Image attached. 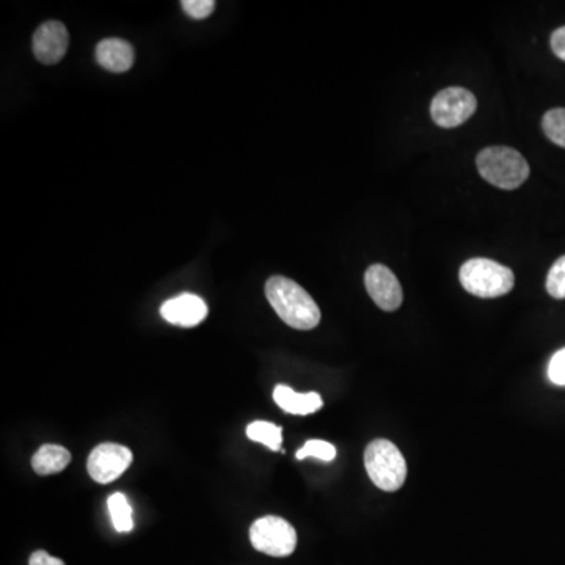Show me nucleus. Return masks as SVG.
<instances>
[{
	"mask_svg": "<svg viewBox=\"0 0 565 565\" xmlns=\"http://www.w3.org/2000/svg\"><path fill=\"white\" fill-rule=\"evenodd\" d=\"M266 297L281 321L296 330H313L321 322L318 303L299 283L275 275L266 283Z\"/></svg>",
	"mask_w": 565,
	"mask_h": 565,
	"instance_id": "obj_1",
	"label": "nucleus"
},
{
	"mask_svg": "<svg viewBox=\"0 0 565 565\" xmlns=\"http://www.w3.org/2000/svg\"><path fill=\"white\" fill-rule=\"evenodd\" d=\"M479 173L498 189L514 190L529 176L525 157L509 146H489L476 157Z\"/></svg>",
	"mask_w": 565,
	"mask_h": 565,
	"instance_id": "obj_2",
	"label": "nucleus"
},
{
	"mask_svg": "<svg viewBox=\"0 0 565 565\" xmlns=\"http://www.w3.org/2000/svg\"><path fill=\"white\" fill-rule=\"evenodd\" d=\"M459 278L465 291L481 299L504 296L515 283L514 272L509 267L487 258L467 261L460 267Z\"/></svg>",
	"mask_w": 565,
	"mask_h": 565,
	"instance_id": "obj_3",
	"label": "nucleus"
},
{
	"mask_svg": "<svg viewBox=\"0 0 565 565\" xmlns=\"http://www.w3.org/2000/svg\"><path fill=\"white\" fill-rule=\"evenodd\" d=\"M369 479L385 492H396L407 478V463L402 452L390 440H374L365 451Z\"/></svg>",
	"mask_w": 565,
	"mask_h": 565,
	"instance_id": "obj_4",
	"label": "nucleus"
},
{
	"mask_svg": "<svg viewBox=\"0 0 565 565\" xmlns=\"http://www.w3.org/2000/svg\"><path fill=\"white\" fill-rule=\"evenodd\" d=\"M250 542L255 550L274 558L292 555L297 547L296 529L285 518L267 515L250 528Z\"/></svg>",
	"mask_w": 565,
	"mask_h": 565,
	"instance_id": "obj_5",
	"label": "nucleus"
},
{
	"mask_svg": "<svg viewBox=\"0 0 565 565\" xmlns=\"http://www.w3.org/2000/svg\"><path fill=\"white\" fill-rule=\"evenodd\" d=\"M478 101L467 88L449 87L432 99L431 115L440 128H457L473 117Z\"/></svg>",
	"mask_w": 565,
	"mask_h": 565,
	"instance_id": "obj_6",
	"label": "nucleus"
},
{
	"mask_svg": "<svg viewBox=\"0 0 565 565\" xmlns=\"http://www.w3.org/2000/svg\"><path fill=\"white\" fill-rule=\"evenodd\" d=\"M131 449L118 443H103L96 446L88 457L87 470L93 481L110 484L117 481L132 463Z\"/></svg>",
	"mask_w": 565,
	"mask_h": 565,
	"instance_id": "obj_7",
	"label": "nucleus"
},
{
	"mask_svg": "<svg viewBox=\"0 0 565 565\" xmlns=\"http://www.w3.org/2000/svg\"><path fill=\"white\" fill-rule=\"evenodd\" d=\"M365 285L371 299L383 311H396L402 305V288L396 275L383 264H374L365 274Z\"/></svg>",
	"mask_w": 565,
	"mask_h": 565,
	"instance_id": "obj_8",
	"label": "nucleus"
},
{
	"mask_svg": "<svg viewBox=\"0 0 565 565\" xmlns=\"http://www.w3.org/2000/svg\"><path fill=\"white\" fill-rule=\"evenodd\" d=\"M70 35L60 21H46L33 33V54L44 65H55L65 57Z\"/></svg>",
	"mask_w": 565,
	"mask_h": 565,
	"instance_id": "obj_9",
	"label": "nucleus"
},
{
	"mask_svg": "<svg viewBox=\"0 0 565 565\" xmlns=\"http://www.w3.org/2000/svg\"><path fill=\"white\" fill-rule=\"evenodd\" d=\"M208 305L195 294H181L167 300L161 307V316L168 324L184 329L197 327L208 318Z\"/></svg>",
	"mask_w": 565,
	"mask_h": 565,
	"instance_id": "obj_10",
	"label": "nucleus"
},
{
	"mask_svg": "<svg viewBox=\"0 0 565 565\" xmlns=\"http://www.w3.org/2000/svg\"><path fill=\"white\" fill-rule=\"evenodd\" d=\"M96 62L110 73H126L134 65V49L128 41L106 38L96 46Z\"/></svg>",
	"mask_w": 565,
	"mask_h": 565,
	"instance_id": "obj_11",
	"label": "nucleus"
},
{
	"mask_svg": "<svg viewBox=\"0 0 565 565\" xmlns=\"http://www.w3.org/2000/svg\"><path fill=\"white\" fill-rule=\"evenodd\" d=\"M274 399L280 409L292 415H311L324 405L318 393H297L286 385L275 388Z\"/></svg>",
	"mask_w": 565,
	"mask_h": 565,
	"instance_id": "obj_12",
	"label": "nucleus"
},
{
	"mask_svg": "<svg viewBox=\"0 0 565 565\" xmlns=\"http://www.w3.org/2000/svg\"><path fill=\"white\" fill-rule=\"evenodd\" d=\"M71 462V452L59 445H43L32 457V468L40 476L60 473Z\"/></svg>",
	"mask_w": 565,
	"mask_h": 565,
	"instance_id": "obj_13",
	"label": "nucleus"
},
{
	"mask_svg": "<svg viewBox=\"0 0 565 565\" xmlns=\"http://www.w3.org/2000/svg\"><path fill=\"white\" fill-rule=\"evenodd\" d=\"M110 518H112L113 528L118 533H131L134 529V518H132V507L128 498L123 493H113L107 500Z\"/></svg>",
	"mask_w": 565,
	"mask_h": 565,
	"instance_id": "obj_14",
	"label": "nucleus"
},
{
	"mask_svg": "<svg viewBox=\"0 0 565 565\" xmlns=\"http://www.w3.org/2000/svg\"><path fill=\"white\" fill-rule=\"evenodd\" d=\"M247 437L252 442L261 443L272 451H280L283 431L280 426H275L269 421H253L248 424Z\"/></svg>",
	"mask_w": 565,
	"mask_h": 565,
	"instance_id": "obj_15",
	"label": "nucleus"
},
{
	"mask_svg": "<svg viewBox=\"0 0 565 565\" xmlns=\"http://www.w3.org/2000/svg\"><path fill=\"white\" fill-rule=\"evenodd\" d=\"M542 129L545 135L555 145L565 148V109L558 107V109L548 110L542 120Z\"/></svg>",
	"mask_w": 565,
	"mask_h": 565,
	"instance_id": "obj_16",
	"label": "nucleus"
},
{
	"mask_svg": "<svg viewBox=\"0 0 565 565\" xmlns=\"http://www.w3.org/2000/svg\"><path fill=\"white\" fill-rule=\"evenodd\" d=\"M307 457L332 462L336 457V448L332 443L324 442V440H310L297 451V459L303 460Z\"/></svg>",
	"mask_w": 565,
	"mask_h": 565,
	"instance_id": "obj_17",
	"label": "nucleus"
},
{
	"mask_svg": "<svg viewBox=\"0 0 565 565\" xmlns=\"http://www.w3.org/2000/svg\"><path fill=\"white\" fill-rule=\"evenodd\" d=\"M547 291L555 299H565V255L551 266L547 277Z\"/></svg>",
	"mask_w": 565,
	"mask_h": 565,
	"instance_id": "obj_18",
	"label": "nucleus"
},
{
	"mask_svg": "<svg viewBox=\"0 0 565 565\" xmlns=\"http://www.w3.org/2000/svg\"><path fill=\"white\" fill-rule=\"evenodd\" d=\"M184 13L192 19H206L212 15V11L216 8L214 0H184L181 2Z\"/></svg>",
	"mask_w": 565,
	"mask_h": 565,
	"instance_id": "obj_19",
	"label": "nucleus"
},
{
	"mask_svg": "<svg viewBox=\"0 0 565 565\" xmlns=\"http://www.w3.org/2000/svg\"><path fill=\"white\" fill-rule=\"evenodd\" d=\"M548 379L559 387H565V347L551 357L550 365H548Z\"/></svg>",
	"mask_w": 565,
	"mask_h": 565,
	"instance_id": "obj_20",
	"label": "nucleus"
},
{
	"mask_svg": "<svg viewBox=\"0 0 565 565\" xmlns=\"http://www.w3.org/2000/svg\"><path fill=\"white\" fill-rule=\"evenodd\" d=\"M551 49L565 62V27L555 30L551 35Z\"/></svg>",
	"mask_w": 565,
	"mask_h": 565,
	"instance_id": "obj_21",
	"label": "nucleus"
},
{
	"mask_svg": "<svg viewBox=\"0 0 565 565\" xmlns=\"http://www.w3.org/2000/svg\"><path fill=\"white\" fill-rule=\"evenodd\" d=\"M29 565H65L62 559L52 558L46 551L40 550L35 551L32 556H30Z\"/></svg>",
	"mask_w": 565,
	"mask_h": 565,
	"instance_id": "obj_22",
	"label": "nucleus"
}]
</instances>
